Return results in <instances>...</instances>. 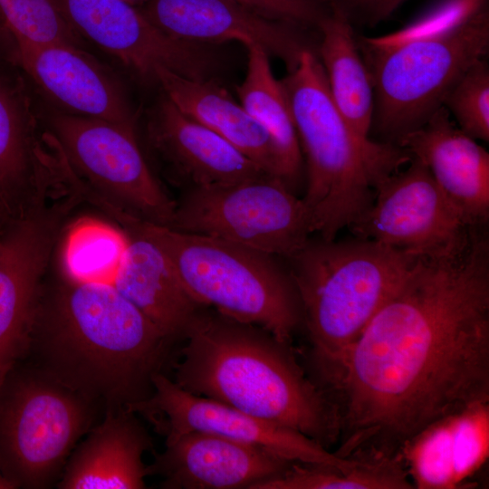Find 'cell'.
I'll use <instances>...</instances> for the list:
<instances>
[{
    "instance_id": "cell-1",
    "label": "cell",
    "mask_w": 489,
    "mask_h": 489,
    "mask_svg": "<svg viewBox=\"0 0 489 489\" xmlns=\"http://www.w3.org/2000/svg\"><path fill=\"white\" fill-rule=\"evenodd\" d=\"M330 397L346 456L398 454L432 422L489 401V240L418 256L347 352Z\"/></svg>"
},
{
    "instance_id": "cell-2",
    "label": "cell",
    "mask_w": 489,
    "mask_h": 489,
    "mask_svg": "<svg viewBox=\"0 0 489 489\" xmlns=\"http://www.w3.org/2000/svg\"><path fill=\"white\" fill-rule=\"evenodd\" d=\"M174 342L112 284L62 277L42 293L28 352L60 383L118 410L152 395Z\"/></svg>"
},
{
    "instance_id": "cell-3",
    "label": "cell",
    "mask_w": 489,
    "mask_h": 489,
    "mask_svg": "<svg viewBox=\"0 0 489 489\" xmlns=\"http://www.w3.org/2000/svg\"><path fill=\"white\" fill-rule=\"evenodd\" d=\"M181 340L171 379L181 388L326 448L339 441V408L305 372L291 343L208 306L195 313Z\"/></svg>"
},
{
    "instance_id": "cell-4",
    "label": "cell",
    "mask_w": 489,
    "mask_h": 489,
    "mask_svg": "<svg viewBox=\"0 0 489 489\" xmlns=\"http://www.w3.org/2000/svg\"><path fill=\"white\" fill-rule=\"evenodd\" d=\"M373 86L370 133L398 146L489 51V1L439 0L404 28L356 36Z\"/></svg>"
},
{
    "instance_id": "cell-5",
    "label": "cell",
    "mask_w": 489,
    "mask_h": 489,
    "mask_svg": "<svg viewBox=\"0 0 489 489\" xmlns=\"http://www.w3.org/2000/svg\"><path fill=\"white\" fill-rule=\"evenodd\" d=\"M306 166L302 197L311 233L335 239L370 206L375 187L411 159L404 149L364 140L337 109L322 65L305 50L281 80Z\"/></svg>"
},
{
    "instance_id": "cell-6",
    "label": "cell",
    "mask_w": 489,
    "mask_h": 489,
    "mask_svg": "<svg viewBox=\"0 0 489 489\" xmlns=\"http://www.w3.org/2000/svg\"><path fill=\"white\" fill-rule=\"evenodd\" d=\"M416 258L360 237L309 238L286 258L310 344V378L327 395L350 348Z\"/></svg>"
},
{
    "instance_id": "cell-7",
    "label": "cell",
    "mask_w": 489,
    "mask_h": 489,
    "mask_svg": "<svg viewBox=\"0 0 489 489\" xmlns=\"http://www.w3.org/2000/svg\"><path fill=\"white\" fill-rule=\"evenodd\" d=\"M121 228L156 244L187 292L201 305L258 325L285 342L302 326L298 293L288 270L273 254L225 239L184 232L130 213Z\"/></svg>"
},
{
    "instance_id": "cell-8",
    "label": "cell",
    "mask_w": 489,
    "mask_h": 489,
    "mask_svg": "<svg viewBox=\"0 0 489 489\" xmlns=\"http://www.w3.org/2000/svg\"><path fill=\"white\" fill-rule=\"evenodd\" d=\"M90 400L20 362L0 388V472L14 488L49 486L92 419Z\"/></svg>"
},
{
    "instance_id": "cell-9",
    "label": "cell",
    "mask_w": 489,
    "mask_h": 489,
    "mask_svg": "<svg viewBox=\"0 0 489 489\" xmlns=\"http://www.w3.org/2000/svg\"><path fill=\"white\" fill-rule=\"evenodd\" d=\"M170 227L284 259L300 250L312 234L302 199L271 174L187 188L176 202Z\"/></svg>"
},
{
    "instance_id": "cell-10",
    "label": "cell",
    "mask_w": 489,
    "mask_h": 489,
    "mask_svg": "<svg viewBox=\"0 0 489 489\" xmlns=\"http://www.w3.org/2000/svg\"><path fill=\"white\" fill-rule=\"evenodd\" d=\"M77 196L41 187L0 238V388L28 354L52 252Z\"/></svg>"
},
{
    "instance_id": "cell-11",
    "label": "cell",
    "mask_w": 489,
    "mask_h": 489,
    "mask_svg": "<svg viewBox=\"0 0 489 489\" xmlns=\"http://www.w3.org/2000/svg\"><path fill=\"white\" fill-rule=\"evenodd\" d=\"M51 131L88 185L134 216L170 227L176 202L150 170L135 128L76 114H54Z\"/></svg>"
},
{
    "instance_id": "cell-12",
    "label": "cell",
    "mask_w": 489,
    "mask_h": 489,
    "mask_svg": "<svg viewBox=\"0 0 489 489\" xmlns=\"http://www.w3.org/2000/svg\"><path fill=\"white\" fill-rule=\"evenodd\" d=\"M408 167L383 178L370 206L350 228L414 256H434L462 249L472 230L434 180L411 157Z\"/></svg>"
},
{
    "instance_id": "cell-13",
    "label": "cell",
    "mask_w": 489,
    "mask_h": 489,
    "mask_svg": "<svg viewBox=\"0 0 489 489\" xmlns=\"http://www.w3.org/2000/svg\"><path fill=\"white\" fill-rule=\"evenodd\" d=\"M52 1L78 34L146 80L156 82L160 70L190 79H211L218 64L210 45L168 35L123 0Z\"/></svg>"
},
{
    "instance_id": "cell-14",
    "label": "cell",
    "mask_w": 489,
    "mask_h": 489,
    "mask_svg": "<svg viewBox=\"0 0 489 489\" xmlns=\"http://www.w3.org/2000/svg\"><path fill=\"white\" fill-rule=\"evenodd\" d=\"M152 383V395L129 410L142 415L166 439L201 431L256 446L290 462L345 465L352 459L295 430L189 393L165 373H156Z\"/></svg>"
},
{
    "instance_id": "cell-15",
    "label": "cell",
    "mask_w": 489,
    "mask_h": 489,
    "mask_svg": "<svg viewBox=\"0 0 489 489\" xmlns=\"http://www.w3.org/2000/svg\"><path fill=\"white\" fill-rule=\"evenodd\" d=\"M138 8L177 40L205 45L254 43L282 59L288 71L302 52L317 50L318 32L265 18L228 0H150Z\"/></svg>"
},
{
    "instance_id": "cell-16",
    "label": "cell",
    "mask_w": 489,
    "mask_h": 489,
    "mask_svg": "<svg viewBox=\"0 0 489 489\" xmlns=\"http://www.w3.org/2000/svg\"><path fill=\"white\" fill-rule=\"evenodd\" d=\"M148 466L168 489H254L292 462L228 437L190 431L165 440Z\"/></svg>"
},
{
    "instance_id": "cell-17",
    "label": "cell",
    "mask_w": 489,
    "mask_h": 489,
    "mask_svg": "<svg viewBox=\"0 0 489 489\" xmlns=\"http://www.w3.org/2000/svg\"><path fill=\"white\" fill-rule=\"evenodd\" d=\"M14 39L24 70L55 102L72 114L135 128L120 84L76 45Z\"/></svg>"
},
{
    "instance_id": "cell-18",
    "label": "cell",
    "mask_w": 489,
    "mask_h": 489,
    "mask_svg": "<svg viewBox=\"0 0 489 489\" xmlns=\"http://www.w3.org/2000/svg\"><path fill=\"white\" fill-rule=\"evenodd\" d=\"M398 146L420 160L470 227L489 218V153L440 107Z\"/></svg>"
},
{
    "instance_id": "cell-19",
    "label": "cell",
    "mask_w": 489,
    "mask_h": 489,
    "mask_svg": "<svg viewBox=\"0 0 489 489\" xmlns=\"http://www.w3.org/2000/svg\"><path fill=\"white\" fill-rule=\"evenodd\" d=\"M398 454L414 488L472 487L489 457V401L432 422L404 442Z\"/></svg>"
},
{
    "instance_id": "cell-20",
    "label": "cell",
    "mask_w": 489,
    "mask_h": 489,
    "mask_svg": "<svg viewBox=\"0 0 489 489\" xmlns=\"http://www.w3.org/2000/svg\"><path fill=\"white\" fill-rule=\"evenodd\" d=\"M148 136L187 189L269 174L224 138L183 113L166 96L150 112Z\"/></svg>"
},
{
    "instance_id": "cell-21",
    "label": "cell",
    "mask_w": 489,
    "mask_h": 489,
    "mask_svg": "<svg viewBox=\"0 0 489 489\" xmlns=\"http://www.w3.org/2000/svg\"><path fill=\"white\" fill-rule=\"evenodd\" d=\"M134 412L107 410L68 458L62 489H141L149 475L143 455L152 440Z\"/></svg>"
},
{
    "instance_id": "cell-22",
    "label": "cell",
    "mask_w": 489,
    "mask_h": 489,
    "mask_svg": "<svg viewBox=\"0 0 489 489\" xmlns=\"http://www.w3.org/2000/svg\"><path fill=\"white\" fill-rule=\"evenodd\" d=\"M126 233L128 245L112 285L164 335L174 341L181 340L192 317L204 306L187 292L156 244L138 234Z\"/></svg>"
},
{
    "instance_id": "cell-23",
    "label": "cell",
    "mask_w": 489,
    "mask_h": 489,
    "mask_svg": "<svg viewBox=\"0 0 489 489\" xmlns=\"http://www.w3.org/2000/svg\"><path fill=\"white\" fill-rule=\"evenodd\" d=\"M156 82L183 113L224 138L265 172L281 178L268 134L216 80L190 79L160 70Z\"/></svg>"
},
{
    "instance_id": "cell-24",
    "label": "cell",
    "mask_w": 489,
    "mask_h": 489,
    "mask_svg": "<svg viewBox=\"0 0 489 489\" xmlns=\"http://www.w3.org/2000/svg\"><path fill=\"white\" fill-rule=\"evenodd\" d=\"M244 47L247 64L244 79L236 86L239 103L268 134L281 178L296 193L303 158L283 86L273 73L267 52L254 43Z\"/></svg>"
},
{
    "instance_id": "cell-25",
    "label": "cell",
    "mask_w": 489,
    "mask_h": 489,
    "mask_svg": "<svg viewBox=\"0 0 489 489\" xmlns=\"http://www.w3.org/2000/svg\"><path fill=\"white\" fill-rule=\"evenodd\" d=\"M318 33L316 53L333 102L360 138L373 140L370 138L373 86L354 28L331 11L321 23Z\"/></svg>"
},
{
    "instance_id": "cell-26",
    "label": "cell",
    "mask_w": 489,
    "mask_h": 489,
    "mask_svg": "<svg viewBox=\"0 0 489 489\" xmlns=\"http://www.w3.org/2000/svg\"><path fill=\"white\" fill-rule=\"evenodd\" d=\"M36 138L26 95L0 76V207L10 219L26 209L33 195Z\"/></svg>"
},
{
    "instance_id": "cell-27",
    "label": "cell",
    "mask_w": 489,
    "mask_h": 489,
    "mask_svg": "<svg viewBox=\"0 0 489 489\" xmlns=\"http://www.w3.org/2000/svg\"><path fill=\"white\" fill-rule=\"evenodd\" d=\"M345 465L292 462L254 489H412L399 454L355 452Z\"/></svg>"
},
{
    "instance_id": "cell-28",
    "label": "cell",
    "mask_w": 489,
    "mask_h": 489,
    "mask_svg": "<svg viewBox=\"0 0 489 489\" xmlns=\"http://www.w3.org/2000/svg\"><path fill=\"white\" fill-rule=\"evenodd\" d=\"M128 242L123 229L93 217L79 218L67 228L62 240V277L112 284Z\"/></svg>"
},
{
    "instance_id": "cell-29",
    "label": "cell",
    "mask_w": 489,
    "mask_h": 489,
    "mask_svg": "<svg viewBox=\"0 0 489 489\" xmlns=\"http://www.w3.org/2000/svg\"><path fill=\"white\" fill-rule=\"evenodd\" d=\"M443 106L458 128L475 140L489 141V66L474 63L446 95Z\"/></svg>"
},
{
    "instance_id": "cell-30",
    "label": "cell",
    "mask_w": 489,
    "mask_h": 489,
    "mask_svg": "<svg viewBox=\"0 0 489 489\" xmlns=\"http://www.w3.org/2000/svg\"><path fill=\"white\" fill-rule=\"evenodd\" d=\"M0 18L13 38L75 45L78 34L52 0H0Z\"/></svg>"
},
{
    "instance_id": "cell-31",
    "label": "cell",
    "mask_w": 489,
    "mask_h": 489,
    "mask_svg": "<svg viewBox=\"0 0 489 489\" xmlns=\"http://www.w3.org/2000/svg\"><path fill=\"white\" fill-rule=\"evenodd\" d=\"M265 18L318 32L331 10L323 0H228Z\"/></svg>"
},
{
    "instance_id": "cell-32",
    "label": "cell",
    "mask_w": 489,
    "mask_h": 489,
    "mask_svg": "<svg viewBox=\"0 0 489 489\" xmlns=\"http://www.w3.org/2000/svg\"><path fill=\"white\" fill-rule=\"evenodd\" d=\"M329 9L355 26L371 28L390 17L408 0H323Z\"/></svg>"
},
{
    "instance_id": "cell-33",
    "label": "cell",
    "mask_w": 489,
    "mask_h": 489,
    "mask_svg": "<svg viewBox=\"0 0 489 489\" xmlns=\"http://www.w3.org/2000/svg\"><path fill=\"white\" fill-rule=\"evenodd\" d=\"M11 220L0 207V238Z\"/></svg>"
},
{
    "instance_id": "cell-34",
    "label": "cell",
    "mask_w": 489,
    "mask_h": 489,
    "mask_svg": "<svg viewBox=\"0 0 489 489\" xmlns=\"http://www.w3.org/2000/svg\"><path fill=\"white\" fill-rule=\"evenodd\" d=\"M14 485L7 481L0 472V489H14Z\"/></svg>"
},
{
    "instance_id": "cell-35",
    "label": "cell",
    "mask_w": 489,
    "mask_h": 489,
    "mask_svg": "<svg viewBox=\"0 0 489 489\" xmlns=\"http://www.w3.org/2000/svg\"><path fill=\"white\" fill-rule=\"evenodd\" d=\"M127 3H129V5H134L136 7H139L144 4H146L147 2L150 1V0H123Z\"/></svg>"
},
{
    "instance_id": "cell-36",
    "label": "cell",
    "mask_w": 489,
    "mask_h": 489,
    "mask_svg": "<svg viewBox=\"0 0 489 489\" xmlns=\"http://www.w3.org/2000/svg\"><path fill=\"white\" fill-rule=\"evenodd\" d=\"M5 29H6V28L5 27L4 23H3L2 19L0 18V32L2 30H5Z\"/></svg>"
}]
</instances>
